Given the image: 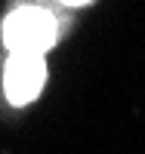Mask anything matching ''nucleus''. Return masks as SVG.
I'll use <instances>...</instances> for the list:
<instances>
[{"mask_svg":"<svg viewBox=\"0 0 145 154\" xmlns=\"http://www.w3.org/2000/svg\"><path fill=\"white\" fill-rule=\"evenodd\" d=\"M62 3H65V6H87L90 0H62Z\"/></svg>","mask_w":145,"mask_h":154,"instance_id":"7ed1b4c3","label":"nucleus"},{"mask_svg":"<svg viewBox=\"0 0 145 154\" xmlns=\"http://www.w3.org/2000/svg\"><path fill=\"white\" fill-rule=\"evenodd\" d=\"M46 83V62L43 53H25L16 49L9 53L3 65V93L12 105H28L40 96V89Z\"/></svg>","mask_w":145,"mask_h":154,"instance_id":"f03ea898","label":"nucleus"},{"mask_svg":"<svg viewBox=\"0 0 145 154\" xmlns=\"http://www.w3.org/2000/svg\"><path fill=\"white\" fill-rule=\"evenodd\" d=\"M0 37L9 53L25 49V53H46L59 40V19L49 9L40 6H19L0 25Z\"/></svg>","mask_w":145,"mask_h":154,"instance_id":"f257e3e1","label":"nucleus"}]
</instances>
